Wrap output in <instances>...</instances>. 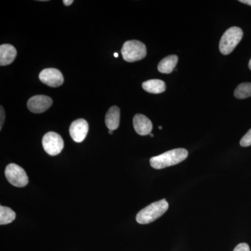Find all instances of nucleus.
I'll return each mask as SVG.
<instances>
[{
    "mask_svg": "<svg viewBox=\"0 0 251 251\" xmlns=\"http://www.w3.org/2000/svg\"><path fill=\"white\" fill-rule=\"evenodd\" d=\"M17 55V50L11 44H2L0 46V65H9L14 62Z\"/></svg>",
    "mask_w": 251,
    "mask_h": 251,
    "instance_id": "nucleus-11",
    "label": "nucleus"
},
{
    "mask_svg": "<svg viewBox=\"0 0 251 251\" xmlns=\"http://www.w3.org/2000/svg\"><path fill=\"white\" fill-rule=\"evenodd\" d=\"M188 156V152L186 149H175L158 156L152 157L150 159V163L154 169H163L167 167L179 164L181 162L184 161Z\"/></svg>",
    "mask_w": 251,
    "mask_h": 251,
    "instance_id": "nucleus-1",
    "label": "nucleus"
},
{
    "mask_svg": "<svg viewBox=\"0 0 251 251\" xmlns=\"http://www.w3.org/2000/svg\"><path fill=\"white\" fill-rule=\"evenodd\" d=\"M169 204L166 200L157 201L140 210L136 216V221L140 224H148L156 221L166 212Z\"/></svg>",
    "mask_w": 251,
    "mask_h": 251,
    "instance_id": "nucleus-2",
    "label": "nucleus"
},
{
    "mask_svg": "<svg viewBox=\"0 0 251 251\" xmlns=\"http://www.w3.org/2000/svg\"><path fill=\"white\" fill-rule=\"evenodd\" d=\"M244 33L238 27L229 28L221 37L219 44L220 52L225 55L229 54L234 50L242 40Z\"/></svg>",
    "mask_w": 251,
    "mask_h": 251,
    "instance_id": "nucleus-3",
    "label": "nucleus"
},
{
    "mask_svg": "<svg viewBox=\"0 0 251 251\" xmlns=\"http://www.w3.org/2000/svg\"><path fill=\"white\" fill-rule=\"evenodd\" d=\"M133 123L135 132L140 135L150 134L152 130V123L150 119L142 114H137L135 115Z\"/></svg>",
    "mask_w": 251,
    "mask_h": 251,
    "instance_id": "nucleus-10",
    "label": "nucleus"
},
{
    "mask_svg": "<svg viewBox=\"0 0 251 251\" xmlns=\"http://www.w3.org/2000/svg\"><path fill=\"white\" fill-rule=\"evenodd\" d=\"M177 62V56L175 54L168 56L159 62L158 65V70L162 74H171L176 67Z\"/></svg>",
    "mask_w": 251,
    "mask_h": 251,
    "instance_id": "nucleus-14",
    "label": "nucleus"
},
{
    "mask_svg": "<svg viewBox=\"0 0 251 251\" xmlns=\"http://www.w3.org/2000/svg\"><path fill=\"white\" fill-rule=\"evenodd\" d=\"M122 54L126 62L141 60L147 55L146 46L139 41H126L122 49Z\"/></svg>",
    "mask_w": 251,
    "mask_h": 251,
    "instance_id": "nucleus-4",
    "label": "nucleus"
},
{
    "mask_svg": "<svg viewBox=\"0 0 251 251\" xmlns=\"http://www.w3.org/2000/svg\"><path fill=\"white\" fill-rule=\"evenodd\" d=\"M142 86L144 90L151 94L163 93L166 90V85L164 81L158 80V79L145 81Z\"/></svg>",
    "mask_w": 251,
    "mask_h": 251,
    "instance_id": "nucleus-13",
    "label": "nucleus"
},
{
    "mask_svg": "<svg viewBox=\"0 0 251 251\" xmlns=\"http://www.w3.org/2000/svg\"><path fill=\"white\" fill-rule=\"evenodd\" d=\"M150 135H151V137H153V134H151V133H150Z\"/></svg>",
    "mask_w": 251,
    "mask_h": 251,
    "instance_id": "nucleus-26",
    "label": "nucleus"
},
{
    "mask_svg": "<svg viewBox=\"0 0 251 251\" xmlns=\"http://www.w3.org/2000/svg\"><path fill=\"white\" fill-rule=\"evenodd\" d=\"M63 2H64V5H66V6H70L74 2V1L73 0H64Z\"/></svg>",
    "mask_w": 251,
    "mask_h": 251,
    "instance_id": "nucleus-20",
    "label": "nucleus"
},
{
    "mask_svg": "<svg viewBox=\"0 0 251 251\" xmlns=\"http://www.w3.org/2000/svg\"><path fill=\"white\" fill-rule=\"evenodd\" d=\"M234 97L239 99H244L251 97V82H244L238 85L234 90Z\"/></svg>",
    "mask_w": 251,
    "mask_h": 251,
    "instance_id": "nucleus-16",
    "label": "nucleus"
},
{
    "mask_svg": "<svg viewBox=\"0 0 251 251\" xmlns=\"http://www.w3.org/2000/svg\"><path fill=\"white\" fill-rule=\"evenodd\" d=\"M50 97L44 95H36L31 97L27 102V108L33 113H42L49 110L52 105Z\"/></svg>",
    "mask_w": 251,
    "mask_h": 251,
    "instance_id": "nucleus-8",
    "label": "nucleus"
},
{
    "mask_svg": "<svg viewBox=\"0 0 251 251\" xmlns=\"http://www.w3.org/2000/svg\"><path fill=\"white\" fill-rule=\"evenodd\" d=\"M233 251H251L250 247L246 243L238 244Z\"/></svg>",
    "mask_w": 251,
    "mask_h": 251,
    "instance_id": "nucleus-18",
    "label": "nucleus"
},
{
    "mask_svg": "<svg viewBox=\"0 0 251 251\" xmlns=\"http://www.w3.org/2000/svg\"><path fill=\"white\" fill-rule=\"evenodd\" d=\"M114 56H115V57H118V53H117V52H115V53H114Z\"/></svg>",
    "mask_w": 251,
    "mask_h": 251,
    "instance_id": "nucleus-22",
    "label": "nucleus"
},
{
    "mask_svg": "<svg viewBox=\"0 0 251 251\" xmlns=\"http://www.w3.org/2000/svg\"><path fill=\"white\" fill-rule=\"evenodd\" d=\"M249 69H250L251 70V59L250 62H249Z\"/></svg>",
    "mask_w": 251,
    "mask_h": 251,
    "instance_id": "nucleus-23",
    "label": "nucleus"
},
{
    "mask_svg": "<svg viewBox=\"0 0 251 251\" xmlns=\"http://www.w3.org/2000/svg\"><path fill=\"white\" fill-rule=\"evenodd\" d=\"M39 79L41 82L51 87H59L64 82V77L62 73L53 68L42 70L39 74Z\"/></svg>",
    "mask_w": 251,
    "mask_h": 251,
    "instance_id": "nucleus-7",
    "label": "nucleus"
},
{
    "mask_svg": "<svg viewBox=\"0 0 251 251\" xmlns=\"http://www.w3.org/2000/svg\"><path fill=\"white\" fill-rule=\"evenodd\" d=\"M241 146L244 148L251 146V128L244 135L240 141Z\"/></svg>",
    "mask_w": 251,
    "mask_h": 251,
    "instance_id": "nucleus-17",
    "label": "nucleus"
},
{
    "mask_svg": "<svg viewBox=\"0 0 251 251\" xmlns=\"http://www.w3.org/2000/svg\"><path fill=\"white\" fill-rule=\"evenodd\" d=\"M105 125L109 130H115L118 128L120 122V110L117 106H112L107 112L105 118Z\"/></svg>",
    "mask_w": 251,
    "mask_h": 251,
    "instance_id": "nucleus-12",
    "label": "nucleus"
},
{
    "mask_svg": "<svg viewBox=\"0 0 251 251\" xmlns=\"http://www.w3.org/2000/svg\"><path fill=\"white\" fill-rule=\"evenodd\" d=\"M113 131H114V130H109V133H110V134H112V133H113Z\"/></svg>",
    "mask_w": 251,
    "mask_h": 251,
    "instance_id": "nucleus-24",
    "label": "nucleus"
},
{
    "mask_svg": "<svg viewBox=\"0 0 251 251\" xmlns=\"http://www.w3.org/2000/svg\"><path fill=\"white\" fill-rule=\"evenodd\" d=\"M89 125L83 119H78L72 122L69 128L71 137L75 143H82L88 133Z\"/></svg>",
    "mask_w": 251,
    "mask_h": 251,
    "instance_id": "nucleus-9",
    "label": "nucleus"
},
{
    "mask_svg": "<svg viewBox=\"0 0 251 251\" xmlns=\"http://www.w3.org/2000/svg\"><path fill=\"white\" fill-rule=\"evenodd\" d=\"M158 128H159V129H162V127L161 126H159V127H158Z\"/></svg>",
    "mask_w": 251,
    "mask_h": 251,
    "instance_id": "nucleus-25",
    "label": "nucleus"
},
{
    "mask_svg": "<svg viewBox=\"0 0 251 251\" xmlns=\"http://www.w3.org/2000/svg\"><path fill=\"white\" fill-rule=\"evenodd\" d=\"M16 219V213L8 206H0V224H11Z\"/></svg>",
    "mask_w": 251,
    "mask_h": 251,
    "instance_id": "nucleus-15",
    "label": "nucleus"
},
{
    "mask_svg": "<svg viewBox=\"0 0 251 251\" xmlns=\"http://www.w3.org/2000/svg\"><path fill=\"white\" fill-rule=\"evenodd\" d=\"M239 1L244 3V4L250 5V6H251V0H240Z\"/></svg>",
    "mask_w": 251,
    "mask_h": 251,
    "instance_id": "nucleus-21",
    "label": "nucleus"
},
{
    "mask_svg": "<svg viewBox=\"0 0 251 251\" xmlns=\"http://www.w3.org/2000/svg\"><path fill=\"white\" fill-rule=\"evenodd\" d=\"M4 174L10 184L16 187H25L29 182L27 173L25 170L14 163H11L6 166Z\"/></svg>",
    "mask_w": 251,
    "mask_h": 251,
    "instance_id": "nucleus-5",
    "label": "nucleus"
},
{
    "mask_svg": "<svg viewBox=\"0 0 251 251\" xmlns=\"http://www.w3.org/2000/svg\"><path fill=\"white\" fill-rule=\"evenodd\" d=\"M42 145L46 152L50 156L59 154L64 147L62 137L55 132L46 133L43 138Z\"/></svg>",
    "mask_w": 251,
    "mask_h": 251,
    "instance_id": "nucleus-6",
    "label": "nucleus"
},
{
    "mask_svg": "<svg viewBox=\"0 0 251 251\" xmlns=\"http://www.w3.org/2000/svg\"><path fill=\"white\" fill-rule=\"evenodd\" d=\"M1 110H0V117H1V120H0V129L1 130L2 128L3 125H4L5 120V112L4 108L2 106L0 107Z\"/></svg>",
    "mask_w": 251,
    "mask_h": 251,
    "instance_id": "nucleus-19",
    "label": "nucleus"
}]
</instances>
